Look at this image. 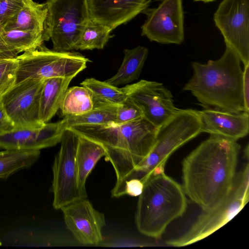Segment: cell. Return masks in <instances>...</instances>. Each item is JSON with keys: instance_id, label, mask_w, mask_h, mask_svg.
<instances>
[{"instance_id": "6da1fadb", "label": "cell", "mask_w": 249, "mask_h": 249, "mask_svg": "<svg viewBox=\"0 0 249 249\" xmlns=\"http://www.w3.org/2000/svg\"><path fill=\"white\" fill-rule=\"evenodd\" d=\"M240 148L237 141L211 134L184 159L183 188L202 211L216 207L231 192Z\"/></svg>"}, {"instance_id": "7a4b0ae2", "label": "cell", "mask_w": 249, "mask_h": 249, "mask_svg": "<svg viewBox=\"0 0 249 249\" xmlns=\"http://www.w3.org/2000/svg\"><path fill=\"white\" fill-rule=\"evenodd\" d=\"M69 128L104 147L106 158L112 165L116 176L112 190L118 189L148 155L155 143L158 130L143 116L121 124H83Z\"/></svg>"}, {"instance_id": "3957f363", "label": "cell", "mask_w": 249, "mask_h": 249, "mask_svg": "<svg viewBox=\"0 0 249 249\" xmlns=\"http://www.w3.org/2000/svg\"><path fill=\"white\" fill-rule=\"evenodd\" d=\"M241 62L228 46L217 60L193 62V74L183 90L190 91L204 106L234 113L246 112Z\"/></svg>"}, {"instance_id": "277c9868", "label": "cell", "mask_w": 249, "mask_h": 249, "mask_svg": "<svg viewBox=\"0 0 249 249\" xmlns=\"http://www.w3.org/2000/svg\"><path fill=\"white\" fill-rule=\"evenodd\" d=\"M186 196L182 186L164 170L150 174L137 203L135 222L139 231L149 237L160 238L169 224L185 212Z\"/></svg>"}, {"instance_id": "5b68a950", "label": "cell", "mask_w": 249, "mask_h": 249, "mask_svg": "<svg viewBox=\"0 0 249 249\" xmlns=\"http://www.w3.org/2000/svg\"><path fill=\"white\" fill-rule=\"evenodd\" d=\"M200 133L201 122L198 110L178 109L171 118L158 128L156 142L152 150L125 178L120 189L124 191L126 180L136 178L144 183L152 173L164 170L169 157Z\"/></svg>"}, {"instance_id": "8992f818", "label": "cell", "mask_w": 249, "mask_h": 249, "mask_svg": "<svg viewBox=\"0 0 249 249\" xmlns=\"http://www.w3.org/2000/svg\"><path fill=\"white\" fill-rule=\"evenodd\" d=\"M249 200V165L236 174L232 189L227 197L216 207L202 211L191 228L178 237L166 244L181 247L198 242L213 233L229 222L247 204Z\"/></svg>"}, {"instance_id": "52a82bcc", "label": "cell", "mask_w": 249, "mask_h": 249, "mask_svg": "<svg viewBox=\"0 0 249 249\" xmlns=\"http://www.w3.org/2000/svg\"><path fill=\"white\" fill-rule=\"evenodd\" d=\"M16 83L27 78L44 80L75 77L87 67L89 60L76 52H58L44 45L18 55Z\"/></svg>"}, {"instance_id": "ba28073f", "label": "cell", "mask_w": 249, "mask_h": 249, "mask_svg": "<svg viewBox=\"0 0 249 249\" xmlns=\"http://www.w3.org/2000/svg\"><path fill=\"white\" fill-rule=\"evenodd\" d=\"M46 26L53 50L68 52L75 49L90 19L88 0H46Z\"/></svg>"}, {"instance_id": "9c48e42d", "label": "cell", "mask_w": 249, "mask_h": 249, "mask_svg": "<svg viewBox=\"0 0 249 249\" xmlns=\"http://www.w3.org/2000/svg\"><path fill=\"white\" fill-rule=\"evenodd\" d=\"M79 135L70 128L62 136L60 148L54 158L53 173V206L61 209L81 199L77 183L76 154Z\"/></svg>"}, {"instance_id": "30bf717a", "label": "cell", "mask_w": 249, "mask_h": 249, "mask_svg": "<svg viewBox=\"0 0 249 249\" xmlns=\"http://www.w3.org/2000/svg\"><path fill=\"white\" fill-rule=\"evenodd\" d=\"M226 46L249 64V0H223L213 15Z\"/></svg>"}, {"instance_id": "8fae6325", "label": "cell", "mask_w": 249, "mask_h": 249, "mask_svg": "<svg viewBox=\"0 0 249 249\" xmlns=\"http://www.w3.org/2000/svg\"><path fill=\"white\" fill-rule=\"evenodd\" d=\"M44 80L27 78L0 96L15 129L34 128L45 123L39 118V102Z\"/></svg>"}, {"instance_id": "7c38bea8", "label": "cell", "mask_w": 249, "mask_h": 249, "mask_svg": "<svg viewBox=\"0 0 249 249\" xmlns=\"http://www.w3.org/2000/svg\"><path fill=\"white\" fill-rule=\"evenodd\" d=\"M146 19L142 36L161 44H181L184 41V12L182 0H160L158 6L143 11Z\"/></svg>"}, {"instance_id": "4fadbf2b", "label": "cell", "mask_w": 249, "mask_h": 249, "mask_svg": "<svg viewBox=\"0 0 249 249\" xmlns=\"http://www.w3.org/2000/svg\"><path fill=\"white\" fill-rule=\"evenodd\" d=\"M127 98L141 110L143 116L158 128L177 111L171 92L162 83L141 80L122 88Z\"/></svg>"}, {"instance_id": "5bb4252c", "label": "cell", "mask_w": 249, "mask_h": 249, "mask_svg": "<svg viewBox=\"0 0 249 249\" xmlns=\"http://www.w3.org/2000/svg\"><path fill=\"white\" fill-rule=\"evenodd\" d=\"M67 229L80 244L97 245L103 240L106 225L104 214L95 210L87 198L71 203L60 209Z\"/></svg>"}, {"instance_id": "9a60e30c", "label": "cell", "mask_w": 249, "mask_h": 249, "mask_svg": "<svg viewBox=\"0 0 249 249\" xmlns=\"http://www.w3.org/2000/svg\"><path fill=\"white\" fill-rule=\"evenodd\" d=\"M68 128L66 119L38 128L14 129L0 135V149L40 150L60 142Z\"/></svg>"}, {"instance_id": "2e32d148", "label": "cell", "mask_w": 249, "mask_h": 249, "mask_svg": "<svg viewBox=\"0 0 249 249\" xmlns=\"http://www.w3.org/2000/svg\"><path fill=\"white\" fill-rule=\"evenodd\" d=\"M149 0H88L90 18L112 30L147 8Z\"/></svg>"}, {"instance_id": "e0dca14e", "label": "cell", "mask_w": 249, "mask_h": 249, "mask_svg": "<svg viewBox=\"0 0 249 249\" xmlns=\"http://www.w3.org/2000/svg\"><path fill=\"white\" fill-rule=\"evenodd\" d=\"M201 132L218 135L235 141L246 137L249 130V114L231 113L207 108L198 110Z\"/></svg>"}, {"instance_id": "ac0fdd59", "label": "cell", "mask_w": 249, "mask_h": 249, "mask_svg": "<svg viewBox=\"0 0 249 249\" xmlns=\"http://www.w3.org/2000/svg\"><path fill=\"white\" fill-rule=\"evenodd\" d=\"M106 150L100 143L79 135L76 154L78 186L82 199L87 198L86 180Z\"/></svg>"}, {"instance_id": "d6986e66", "label": "cell", "mask_w": 249, "mask_h": 249, "mask_svg": "<svg viewBox=\"0 0 249 249\" xmlns=\"http://www.w3.org/2000/svg\"><path fill=\"white\" fill-rule=\"evenodd\" d=\"M47 15L45 2L39 3L28 0L22 9L5 24L1 31L18 29L48 35L46 26Z\"/></svg>"}, {"instance_id": "ffe728a7", "label": "cell", "mask_w": 249, "mask_h": 249, "mask_svg": "<svg viewBox=\"0 0 249 249\" xmlns=\"http://www.w3.org/2000/svg\"><path fill=\"white\" fill-rule=\"evenodd\" d=\"M73 78L56 77L44 79L39 108V118L41 122L48 123L55 115Z\"/></svg>"}, {"instance_id": "44dd1931", "label": "cell", "mask_w": 249, "mask_h": 249, "mask_svg": "<svg viewBox=\"0 0 249 249\" xmlns=\"http://www.w3.org/2000/svg\"><path fill=\"white\" fill-rule=\"evenodd\" d=\"M124 57L116 73L105 81L115 86L127 85L139 77L148 54V50L138 46L124 51Z\"/></svg>"}, {"instance_id": "7402d4cb", "label": "cell", "mask_w": 249, "mask_h": 249, "mask_svg": "<svg viewBox=\"0 0 249 249\" xmlns=\"http://www.w3.org/2000/svg\"><path fill=\"white\" fill-rule=\"evenodd\" d=\"M80 85L90 92L93 108L118 106L127 99L122 88H118L106 81L89 78L84 80Z\"/></svg>"}, {"instance_id": "603a6c76", "label": "cell", "mask_w": 249, "mask_h": 249, "mask_svg": "<svg viewBox=\"0 0 249 249\" xmlns=\"http://www.w3.org/2000/svg\"><path fill=\"white\" fill-rule=\"evenodd\" d=\"M5 44L15 53L35 50L50 39L46 33L11 29L0 32Z\"/></svg>"}, {"instance_id": "cb8c5ba5", "label": "cell", "mask_w": 249, "mask_h": 249, "mask_svg": "<svg viewBox=\"0 0 249 249\" xmlns=\"http://www.w3.org/2000/svg\"><path fill=\"white\" fill-rule=\"evenodd\" d=\"M40 154V150L0 151V179H6L17 171L31 167L38 159Z\"/></svg>"}, {"instance_id": "d4e9b609", "label": "cell", "mask_w": 249, "mask_h": 249, "mask_svg": "<svg viewBox=\"0 0 249 249\" xmlns=\"http://www.w3.org/2000/svg\"><path fill=\"white\" fill-rule=\"evenodd\" d=\"M93 108L92 97L89 91L83 86L68 88L62 99L60 108L64 117L84 114Z\"/></svg>"}, {"instance_id": "484cf974", "label": "cell", "mask_w": 249, "mask_h": 249, "mask_svg": "<svg viewBox=\"0 0 249 249\" xmlns=\"http://www.w3.org/2000/svg\"><path fill=\"white\" fill-rule=\"evenodd\" d=\"M112 30L89 19L82 33L75 50L102 49L111 37Z\"/></svg>"}, {"instance_id": "4316f807", "label": "cell", "mask_w": 249, "mask_h": 249, "mask_svg": "<svg viewBox=\"0 0 249 249\" xmlns=\"http://www.w3.org/2000/svg\"><path fill=\"white\" fill-rule=\"evenodd\" d=\"M117 106L93 108L90 111L81 115L64 118L66 119L68 128L77 125L114 123Z\"/></svg>"}, {"instance_id": "83f0119b", "label": "cell", "mask_w": 249, "mask_h": 249, "mask_svg": "<svg viewBox=\"0 0 249 249\" xmlns=\"http://www.w3.org/2000/svg\"><path fill=\"white\" fill-rule=\"evenodd\" d=\"M18 67L17 57L0 56V96L16 83Z\"/></svg>"}, {"instance_id": "f1b7e54d", "label": "cell", "mask_w": 249, "mask_h": 249, "mask_svg": "<svg viewBox=\"0 0 249 249\" xmlns=\"http://www.w3.org/2000/svg\"><path fill=\"white\" fill-rule=\"evenodd\" d=\"M142 117H143V114L140 109L127 98L124 102L118 105L114 124H125Z\"/></svg>"}, {"instance_id": "f546056e", "label": "cell", "mask_w": 249, "mask_h": 249, "mask_svg": "<svg viewBox=\"0 0 249 249\" xmlns=\"http://www.w3.org/2000/svg\"><path fill=\"white\" fill-rule=\"evenodd\" d=\"M28 0H0V32L5 24L17 15Z\"/></svg>"}, {"instance_id": "4dcf8cb0", "label": "cell", "mask_w": 249, "mask_h": 249, "mask_svg": "<svg viewBox=\"0 0 249 249\" xmlns=\"http://www.w3.org/2000/svg\"><path fill=\"white\" fill-rule=\"evenodd\" d=\"M144 186L143 182L139 179H131L125 181L123 194L133 196H139L142 193Z\"/></svg>"}, {"instance_id": "1f68e13d", "label": "cell", "mask_w": 249, "mask_h": 249, "mask_svg": "<svg viewBox=\"0 0 249 249\" xmlns=\"http://www.w3.org/2000/svg\"><path fill=\"white\" fill-rule=\"evenodd\" d=\"M14 129V125L7 114L0 97V135Z\"/></svg>"}, {"instance_id": "d6a6232c", "label": "cell", "mask_w": 249, "mask_h": 249, "mask_svg": "<svg viewBox=\"0 0 249 249\" xmlns=\"http://www.w3.org/2000/svg\"><path fill=\"white\" fill-rule=\"evenodd\" d=\"M243 93L246 112H249V64L244 66L243 75Z\"/></svg>"}, {"instance_id": "836d02e7", "label": "cell", "mask_w": 249, "mask_h": 249, "mask_svg": "<svg viewBox=\"0 0 249 249\" xmlns=\"http://www.w3.org/2000/svg\"><path fill=\"white\" fill-rule=\"evenodd\" d=\"M18 55L5 44L0 36V56L6 57H16Z\"/></svg>"}, {"instance_id": "e575fe53", "label": "cell", "mask_w": 249, "mask_h": 249, "mask_svg": "<svg viewBox=\"0 0 249 249\" xmlns=\"http://www.w3.org/2000/svg\"><path fill=\"white\" fill-rule=\"evenodd\" d=\"M214 0H198V1H202L205 3L210 2L214 1Z\"/></svg>"}, {"instance_id": "d590c367", "label": "cell", "mask_w": 249, "mask_h": 249, "mask_svg": "<svg viewBox=\"0 0 249 249\" xmlns=\"http://www.w3.org/2000/svg\"><path fill=\"white\" fill-rule=\"evenodd\" d=\"M195 1H198V0H194Z\"/></svg>"}, {"instance_id": "8d00e7d4", "label": "cell", "mask_w": 249, "mask_h": 249, "mask_svg": "<svg viewBox=\"0 0 249 249\" xmlns=\"http://www.w3.org/2000/svg\"><path fill=\"white\" fill-rule=\"evenodd\" d=\"M1 242L0 241V246H1Z\"/></svg>"}]
</instances>
